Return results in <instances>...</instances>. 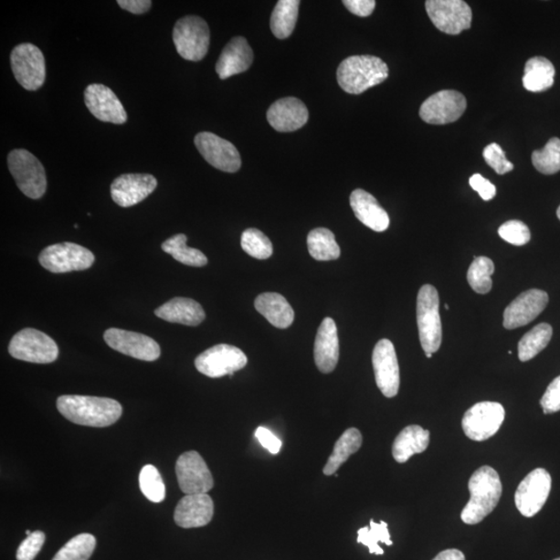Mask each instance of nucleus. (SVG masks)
Returning a JSON list of instances; mask_svg holds the SVG:
<instances>
[{
	"instance_id": "40",
	"label": "nucleus",
	"mask_w": 560,
	"mask_h": 560,
	"mask_svg": "<svg viewBox=\"0 0 560 560\" xmlns=\"http://www.w3.org/2000/svg\"><path fill=\"white\" fill-rule=\"evenodd\" d=\"M241 247L245 252L258 259H267L272 256V243L258 228H248L241 237Z\"/></svg>"
},
{
	"instance_id": "27",
	"label": "nucleus",
	"mask_w": 560,
	"mask_h": 560,
	"mask_svg": "<svg viewBox=\"0 0 560 560\" xmlns=\"http://www.w3.org/2000/svg\"><path fill=\"white\" fill-rule=\"evenodd\" d=\"M158 318L170 323H178L187 326H197L206 318L202 305L194 299L175 297L172 301L161 305L155 311Z\"/></svg>"
},
{
	"instance_id": "35",
	"label": "nucleus",
	"mask_w": 560,
	"mask_h": 560,
	"mask_svg": "<svg viewBox=\"0 0 560 560\" xmlns=\"http://www.w3.org/2000/svg\"><path fill=\"white\" fill-rule=\"evenodd\" d=\"M554 329L547 323L536 325L531 332H528L519 342L518 352L519 359L522 363L534 358L551 341Z\"/></svg>"
},
{
	"instance_id": "38",
	"label": "nucleus",
	"mask_w": 560,
	"mask_h": 560,
	"mask_svg": "<svg viewBox=\"0 0 560 560\" xmlns=\"http://www.w3.org/2000/svg\"><path fill=\"white\" fill-rule=\"evenodd\" d=\"M380 542L387 546L394 544L390 539L386 522L381 521V523L378 524L372 519L370 527L359 529L357 543L365 544L370 550L371 555H385V551L379 546Z\"/></svg>"
},
{
	"instance_id": "3",
	"label": "nucleus",
	"mask_w": 560,
	"mask_h": 560,
	"mask_svg": "<svg viewBox=\"0 0 560 560\" xmlns=\"http://www.w3.org/2000/svg\"><path fill=\"white\" fill-rule=\"evenodd\" d=\"M388 67L380 58L354 56L342 61L336 71L340 87L351 95H360L388 79Z\"/></svg>"
},
{
	"instance_id": "52",
	"label": "nucleus",
	"mask_w": 560,
	"mask_h": 560,
	"mask_svg": "<svg viewBox=\"0 0 560 560\" xmlns=\"http://www.w3.org/2000/svg\"><path fill=\"white\" fill-rule=\"evenodd\" d=\"M33 534L32 532H30V531H26V535H27V536H28V535H30V534Z\"/></svg>"
},
{
	"instance_id": "1",
	"label": "nucleus",
	"mask_w": 560,
	"mask_h": 560,
	"mask_svg": "<svg viewBox=\"0 0 560 560\" xmlns=\"http://www.w3.org/2000/svg\"><path fill=\"white\" fill-rule=\"evenodd\" d=\"M57 406L61 416L71 423L93 428L112 426L122 413L121 404L109 397L61 396Z\"/></svg>"
},
{
	"instance_id": "25",
	"label": "nucleus",
	"mask_w": 560,
	"mask_h": 560,
	"mask_svg": "<svg viewBox=\"0 0 560 560\" xmlns=\"http://www.w3.org/2000/svg\"><path fill=\"white\" fill-rule=\"evenodd\" d=\"M253 61V51L245 37H236L222 50L217 60V72L225 80L248 71Z\"/></svg>"
},
{
	"instance_id": "39",
	"label": "nucleus",
	"mask_w": 560,
	"mask_h": 560,
	"mask_svg": "<svg viewBox=\"0 0 560 560\" xmlns=\"http://www.w3.org/2000/svg\"><path fill=\"white\" fill-rule=\"evenodd\" d=\"M532 160L535 170L544 174H555L558 173L560 171L559 138H551L543 150L534 151Z\"/></svg>"
},
{
	"instance_id": "15",
	"label": "nucleus",
	"mask_w": 560,
	"mask_h": 560,
	"mask_svg": "<svg viewBox=\"0 0 560 560\" xmlns=\"http://www.w3.org/2000/svg\"><path fill=\"white\" fill-rule=\"evenodd\" d=\"M551 485V475L543 468L532 471L520 482L515 503L522 515L532 518L543 509L548 500Z\"/></svg>"
},
{
	"instance_id": "6",
	"label": "nucleus",
	"mask_w": 560,
	"mask_h": 560,
	"mask_svg": "<svg viewBox=\"0 0 560 560\" xmlns=\"http://www.w3.org/2000/svg\"><path fill=\"white\" fill-rule=\"evenodd\" d=\"M176 51L186 60H202L208 53L210 28L198 16H186L176 21L173 32Z\"/></svg>"
},
{
	"instance_id": "10",
	"label": "nucleus",
	"mask_w": 560,
	"mask_h": 560,
	"mask_svg": "<svg viewBox=\"0 0 560 560\" xmlns=\"http://www.w3.org/2000/svg\"><path fill=\"white\" fill-rule=\"evenodd\" d=\"M248 356L239 348L232 344L220 343L206 350L195 359L196 370L210 378H221L234 375L247 366Z\"/></svg>"
},
{
	"instance_id": "26",
	"label": "nucleus",
	"mask_w": 560,
	"mask_h": 560,
	"mask_svg": "<svg viewBox=\"0 0 560 560\" xmlns=\"http://www.w3.org/2000/svg\"><path fill=\"white\" fill-rule=\"evenodd\" d=\"M350 205L357 219L365 227L375 232L386 231L390 224L388 214L371 194L363 189L353 191Z\"/></svg>"
},
{
	"instance_id": "46",
	"label": "nucleus",
	"mask_w": 560,
	"mask_h": 560,
	"mask_svg": "<svg viewBox=\"0 0 560 560\" xmlns=\"http://www.w3.org/2000/svg\"><path fill=\"white\" fill-rule=\"evenodd\" d=\"M470 184L483 201H491L496 195V187L480 174H473L470 179Z\"/></svg>"
},
{
	"instance_id": "12",
	"label": "nucleus",
	"mask_w": 560,
	"mask_h": 560,
	"mask_svg": "<svg viewBox=\"0 0 560 560\" xmlns=\"http://www.w3.org/2000/svg\"><path fill=\"white\" fill-rule=\"evenodd\" d=\"M505 410L495 402L475 404L464 414L462 427L468 438L485 441L493 437L503 424Z\"/></svg>"
},
{
	"instance_id": "20",
	"label": "nucleus",
	"mask_w": 560,
	"mask_h": 560,
	"mask_svg": "<svg viewBox=\"0 0 560 560\" xmlns=\"http://www.w3.org/2000/svg\"><path fill=\"white\" fill-rule=\"evenodd\" d=\"M88 110L99 121L122 125L127 122V112L112 90L103 84H90L84 91Z\"/></svg>"
},
{
	"instance_id": "9",
	"label": "nucleus",
	"mask_w": 560,
	"mask_h": 560,
	"mask_svg": "<svg viewBox=\"0 0 560 560\" xmlns=\"http://www.w3.org/2000/svg\"><path fill=\"white\" fill-rule=\"evenodd\" d=\"M15 79L23 89L37 90L46 79V63L42 51L29 43L20 44L11 53Z\"/></svg>"
},
{
	"instance_id": "37",
	"label": "nucleus",
	"mask_w": 560,
	"mask_h": 560,
	"mask_svg": "<svg viewBox=\"0 0 560 560\" xmlns=\"http://www.w3.org/2000/svg\"><path fill=\"white\" fill-rule=\"evenodd\" d=\"M93 534H81L74 536L61 548L52 560H89L96 548Z\"/></svg>"
},
{
	"instance_id": "32",
	"label": "nucleus",
	"mask_w": 560,
	"mask_h": 560,
	"mask_svg": "<svg viewBox=\"0 0 560 560\" xmlns=\"http://www.w3.org/2000/svg\"><path fill=\"white\" fill-rule=\"evenodd\" d=\"M299 0H280L271 15L270 27L278 39H287L294 32L298 18Z\"/></svg>"
},
{
	"instance_id": "22",
	"label": "nucleus",
	"mask_w": 560,
	"mask_h": 560,
	"mask_svg": "<svg viewBox=\"0 0 560 560\" xmlns=\"http://www.w3.org/2000/svg\"><path fill=\"white\" fill-rule=\"evenodd\" d=\"M309 117L308 107L293 97L278 100L267 112L268 122L279 132H296L308 122Z\"/></svg>"
},
{
	"instance_id": "19",
	"label": "nucleus",
	"mask_w": 560,
	"mask_h": 560,
	"mask_svg": "<svg viewBox=\"0 0 560 560\" xmlns=\"http://www.w3.org/2000/svg\"><path fill=\"white\" fill-rule=\"evenodd\" d=\"M549 302L546 291L532 289L520 294L503 313V327L512 330L526 326L540 316Z\"/></svg>"
},
{
	"instance_id": "54",
	"label": "nucleus",
	"mask_w": 560,
	"mask_h": 560,
	"mask_svg": "<svg viewBox=\"0 0 560 560\" xmlns=\"http://www.w3.org/2000/svg\"><path fill=\"white\" fill-rule=\"evenodd\" d=\"M445 309L449 310V306L448 304H445Z\"/></svg>"
},
{
	"instance_id": "28",
	"label": "nucleus",
	"mask_w": 560,
	"mask_h": 560,
	"mask_svg": "<svg viewBox=\"0 0 560 560\" xmlns=\"http://www.w3.org/2000/svg\"><path fill=\"white\" fill-rule=\"evenodd\" d=\"M256 310L266 318L271 325L286 329L293 324L295 312L287 299L278 293H264L255 301Z\"/></svg>"
},
{
	"instance_id": "36",
	"label": "nucleus",
	"mask_w": 560,
	"mask_h": 560,
	"mask_svg": "<svg viewBox=\"0 0 560 560\" xmlns=\"http://www.w3.org/2000/svg\"><path fill=\"white\" fill-rule=\"evenodd\" d=\"M493 260L487 257L475 258L467 273V280L474 291L488 294L492 290L491 276L494 273Z\"/></svg>"
},
{
	"instance_id": "21",
	"label": "nucleus",
	"mask_w": 560,
	"mask_h": 560,
	"mask_svg": "<svg viewBox=\"0 0 560 560\" xmlns=\"http://www.w3.org/2000/svg\"><path fill=\"white\" fill-rule=\"evenodd\" d=\"M157 184L155 176L149 174H122L111 184V197L122 208H129L154 193Z\"/></svg>"
},
{
	"instance_id": "4",
	"label": "nucleus",
	"mask_w": 560,
	"mask_h": 560,
	"mask_svg": "<svg viewBox=\"0 0 560 560\" xmlns=\"http://www.w3.org/2000/svg\"><path fill=\"white\" fill-rule=\"evenodd\" d=\"M417 326L421 347L426 354L438 351L442 343L438 291L431 286L421 287L417 296Z\"/></svg>"
},
{
	"instance_id": "41",
	"label": "nucleus",
	"mask_w": 560,
	"mask_h": 560,
	"mask_svg": "<svg viewBox=\"0 0 560 560\" xmlns=\"http://www.w3.org/2000/svg\"><path fill=\"white\" fill-rule=\"evenodd\" d=\"M143 494L152 502L160 503L165 498V486L155 466L145 465L140 474Z\"/></svg>"
},
{
	"instance_id": "11",
	"label": "nucleus",
	"mask_w": 560,
	"mask_h": 560,
	"mask_svg": "<svg viewBox=\"0 0 560 560\" xmlns=\"http://www.w3.org/2000/svg\"><path fill=\"white\" fill-rule=\"evenodd\" d=\"M426 10L433 25L444 34L457 36L471 26L472 11L462 0H428Z\"/></svg>"
},
{
	"instance_id": "42",
	"label": "nucleus",
	"mask_w": 560,
	"mask_h": 560,
	"mask_svg": "<svg viewBox=\"0 0 560 560\" xmlns=\"http://www.w3.org/2000/svg\"><path fill=\"white\" fill-rule=\"evenodd\" d=\"M498 234L505 242L516 245V247H522V245L527 244L532 239V234L528 227L520 220L505 222L498 229Z\"/></svg>"
},
{
	"instance_id": "47",
	"label": "nucleus",
	"mask_w": 560,
	"mask_h": 560,
	"mask_svg": "<svg viewBox=\"0 0 560 560\" xmlns=\"http://www.w3.org/2000/svg\"><path fill=\"white\" fill-rule=\"evenodd\" d=\"M257 439L272 455H278L281 449V441L269 429L259 427L255 433Z\"/></svg>"
},
{
	"instance_id": "51",
	"label": "nucleus",
	"mask_w": 560,
	"mask_h": 560,
	"mask_svg": "<svg viewBox=\"0 0 560 560\" xmlns=\"http://www.w3.org/2000/svg\"><path fill=\"white\" fill-rule=\"evenodd\" d=\"M556 214H557L558 219L560 220V206H558Z\"/></svg>"
},
{
	"instance_id": "8",
	"label": "nucleus",
	"mask_w": 560,
	"mask_h": 560,
	"mask_svg": "<svg viewBox=\"0 0 560 560\" xmlns=\"http://www.w3.org/2000/svg\"><path fill=\"white\" fill-rule=\"evenodd\" d=\"M39 262L52 273H68L89 269L95 262V256L81 245L64 242L46 248L40 253Z\"/></svg>"
},
{
	"instance_id": "23",
	"label": "nucleus",
	"mask_w": 560,
	"mask_h": 560,
	"mask_svg": "<svg viewBox=\"0 0 560 560\" xmlns=\"http://www.w3.org/2000/svg\"><path fill=\"white\" fill-rule=\"evenodd\" d=\"M214 515V503L208 494L183 497L174 510L175 524L182 528H198L208 525Z\"/></svg>"
},
{
	"instance_id": "48",
	"label": "nucleus",
	"mask_w": 560,
	"mask_h": 560,
	"mask_svg": "<svg viewBox=\"0 0 560 560\" xmlns=\"http://www.w3.org/2000/svg\"><path fill=\"white\" fill-rule=\"evenodd\" d=\"M344 6L359 17H368L373 14L375 2V0H344Z\"/></svg>"
},
{
	"instance_id": "5",
	"label": "nucleus",
	"mask_w": 560,
	"mask_h": 560,
	"mask_svg": "<svg viewBox=\"0 0 560 560\" xmlns=\"http://www.w3.org/2000/svg\"><path fill=\"white\" fill-rule=\"evenodd\" d=\"M7 166L21 193L39 199L48 190V178L43 164L32 153L16 149L7 156Z\"/></svg>"
},
{
	"instance_id": "17",
	"label": "nucleus",
	"mask_w": 560,
	"mask_h": 560,
	"mask_svg": "<svg viewBox=\"0 0 560 560\" xmlns=\"http://www.w3.org/2000/svg\"><path fill=\"white\" fill-rule=\"evenodd\" d=\"M104 341L111 349L122 354L143 360V362H155L161 354L158 343L152 337L127 332L124 329H107L104 333Z\"/></svg>"
},
{
	"instance_id": "16",
	"label": "nucleus",
	"mask_w": 560,
	"mask_h": 560,
	"mask_svg": "<svg viewBox=\"0 0 560 560\" xmlns=\"http://www.w3.org/2000/svg\"><path fill=\"white\" fill-rule=\"evenodd\" d=\"M195 143L206 163L217 170L225 173L240 170L241 157L232 143L211 132H201L195 136Z\"/></svg>"
},
{
	"instance_id": "14",
	"label": "nucleus",
	"mask_w": 560,
	"mask_h": 560,
	"mask_svg": "<svg viewBox=\"0 0 560 560\" xmlns=\"http://www.w3.org/2000/svg\"><path fill=\"white\" fill-rule=\"evenodd\" d=\"M175 473L180 489L186 495L206 494L214 487L209 467L197 451L184 452L176 461Z\"/></svg>"
},
{
	"instance_id": "29",
	"label": "nucleus",
	"mask_w": 560,
	"mask_h": 560,
	"mask_svg": "<svg viewBox=\"0 0 560 560\" xmlns=\"http://www.w3.org/2000/svg\"><path fill=\"white\" fill-rule=\"evenodd\" d=\"M429 443V432L413 425L407 427L397 435L393 445V456L397 463L403 464L417 454L424 452Z\"/></svg>"
},
{
	"instance_id": "7",
	"label": "nucleus",
	"mask_w": 560,
	"mask_h": 560,
	"mask_svg": "<svg viewBox=\"0 0 560 560\" xmlns=\"http://www.w3.org/2000/svg\"><path fill=\"white\" fill-rule=\"evenodd\" d=\"M12 357L32 364H51L58 357V347L50 336L39 330L26 328L15 334L9 344Z\"/></svg>"
},
{
	"instance_id": "31",
	"label": "nucleus",
	"mask_w": 560,
	"mask_h": 560,
	"mask_svg": "<svg viewBox=\"0 0 560 560\" xmlns=\"http://www.w3.org/2000/svg\"><path fill=\"white\" fill-rule=\"evenodd\" d=\"M363 435L357 428H351L340 437L336 441L332 456L324 467L323 472L325 475H333L340 470L343 463L348 461V459L355 454L362 448Z\"/></svg>"
},
{
	"instance_id": "50",
	"label": "nucleus",
	"mask_w": 560,
	"mask_h": 560,
	"mask_svg": "<svg viewBox=\"0 0 560 560\" xmlns=\"http://www.w3.org/2000/svg\"><path fill=\"white\" fill-rule=\"evenodd\" d=\"M433 560H465L463 552L457 549H449L442 551Z\"/></svg>"
},
{
	"instance_id": "49",
	"label": "nucleus",
	"mask_w": 560,
	"mask_h": 560,
	"mask_svg": "<svg viewBox=\"0 0 560 560\" xmlns=\"http://www.w3.org/2000/svg\"><path fill=\"white\" fill-rule=\"evenodd\" d=\"M118 5L130 13L141 15L147 13L152 6L150 0H119Z\"/></svg>"
},
{
	"instance_id": "2",
	"label": "nucleus",
	"mask_w": 560,
	"mask_h": 560,
	"mask_svg": "<svg viewBox=\"0 0 560 560\" xmlns=\"http://www.w3.org/2000/svg\"><path fill=\"white\" fill-rule=\"evenodd\" d=\"M468 488L470 500L462 511L461 519L468 525H475L495 510L502 494V483L492 467L482 466L472 474Z\"/></svg>"
},
{
	"instance_id": "55",
	"label": "nucleus",
	"mask_w": 560,
	"mask_h": 560,
	"mask_svg": "<svg viewBox=\"0 0 560 560\" xmlns=\"http://www.w3.org/2000/svg\"><path fill=\"white\" fill-rule=\"evenodd\" d=\"M555 560H560V557H559V558H556V559H555Z\"/></svg>"
},
{
	"instance_id": "30",
	"label": "nucleus",
	"mask_w": 560,
	"mask_h": 560,
	"mask_svg": "<svg viewBox=\"0 0 560 560\" xmlns=\"http://www.w3.org/2000/svg\"><path fill=\"white\" fill-rule=\"evenodd\" d=\"M555 68L546 58L534 57L527 60L523 86L533 93H541L554 86Z\"/></svg>"
},
{
	"instance_id": "53",
	"label": "nucleus",
	"mask_w": 560,
	"mask_h": 560,
	"mask_svg": "<svg viewBox=\"0 0 560 560\" xmlns=\"http://www.w3.org/2000/svg\"><path fill=\"white\" fill-rule=\"evenodd\" d=\"M428 358H432L433 354H426Z\"/></svg>"
},
{
	"instance_id": "44",
	"label": "nucleus",
	"mask_w": 560,
	"mask_h": 560,
	"mask_svg": "<svg viewBox=\"0 0 560 560\" xmlns=\"http://www.w3.org/2000/svg\"><path fill=\"white\" fill-rule=\"evenodd\" d=\"M46 540L42 532H35L23 541L17 551V560H34L41 551Z\"/></svg>"
},
{
	"instance_id": "24",
	"label": "nucleus",
	"mask_w": 560,
	"mask_h": 560,
	"mask_svg": "<svg viewBox=\"0 0 560 560\" xmlns=\"http://www.w3.org/2000/svg\"><path fill=\"white\" fill-rule=\"evenodd\" d=\"M313 355L321 373L330 374L335 370L340 358V343L335 322L332 318H325L319 327Z\"/></svg>"
},
{
	"instance_id": "18",
	"label": "nucleus",
	"mask_w": 560,
	"mask_h": 560,
	"mask_svg": "<svg viewBox=\"0 0 560 560\" xmlns=\"http://www.w3.org/2000/svg\"><path fill=\"white\" fill-rule=\"evenodd\" d=\"M373 367L375 383L386 397H394L400 389V366L394 343L381 340L373 352Z\"/></svg>"
},
{
	"instance_id": "33",
	"label": "nucleus",
	"mask_w": 560,
	"mask_h": 560,
	"mask_svg": "<svg viewBox=\"0 0 560 560\" xmlns=\"http://www.w3.org/2000/svg\"><path fill=\"white\" fill-rule=\"evenodd\" d=\"M308 248L312 258L322 262L334 260L341 257V248L334 234L328 228L312 229L308 236Z\"/></svg>"
},
{
	"instance_id": "34",
	"label": "nucleus",
	"mask_w": 560,
	"mask_h": 560,
	"mask_svg": "<svg viewBox=\"0 0 560 560\" xmlns=\"http://www.w3.org/2000/svg\"><path fill=\"white\" fill-rule=\"evenodd\" d=\"M187 236L174 235L167 239L161 248L171 255L179 263L191 267H204L208 264V259L201 250L187 247Z\"/></svg>"
},
{
	"instance_id": "45",
	"label": "nucleus",
	"mask_w": 560,
	"mask_h": 560,
	"mask_svg": "<svg viewBox=\"0 0 560 560\" xmlns=\"http://www.w3.org/2000/svg\"><path fill=\"white\" fill-rule=\"evenodd\" d=\"M541 406L544 414L560 411V375L550 383L541 398Z\"/></svg>"
},
{
	"instance_id": "43",
	"label": "nucleus",
	"mask_w": 560,
	"mask_h": 560,
	"mask_svg": "<svg viewBox=\"0 0 560 560\" xmlns=\"http://www.w3.org/2000/svg\"><path fill=\"white\" fill-rule=\"evenodd\" d=\"M483 159L498 174H505L513 170V164L506 159L504 151L500 144L491 143L482 152Z\"/></svg>"
},
{
	"instance_id": "13",
	"label": "nucleus",
	"mask_w": 560,
	"mask_h": 560,
	"mask_svg": "<svg viewBox=\"0 0 560 560\" xmlns=\"http://www.w3.org/2000/svg\"><path fill=\"white\" fill-rule=\"evenodd\" d=\"M467 101L458 90H444L428 97L420 106L421 120L431 125H447L458 121L466 111Z\"/></svg>"
}]
</instances>
